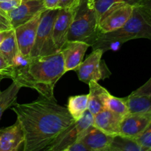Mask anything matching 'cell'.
Here are the masks:
<instances>
[{
    "label": "cell",
    "mask_w": 151,
    "mask_h": 151,
    "mask_svg": "<svg viewBox=\"0 0 151 151\" xmlns=\"http://www.w3.org/2000/svg\"><path fill=\"white\" fill-rule=\"evenodd\" d=\"M3 79V78H2V77H1V76H0V82H1V80H2ZM0 92H1V90H0Z\"/></svg>",
    "instance_id": "35"
},
{
    "label": "cell",
    "mask_w": 151,
    "mask_h": 151,
    "mask_svg": "<svg viewBox=\"0 0 151 151\" xmlns=\"http://www.w3.org/2000/svg\"><path fill=\"white\" fill-rule=\"evenodd\" d=\"M137 38L151 40V19L139 4L134 10L126 23L112 32L102 33L91 46L92 50L101 49L103 52L117 50L121 44Z\"/></svg>",
    "instance_id": "3"
},
{
    "label": "cell",
    "mask_w": 151,
    "mask_h": 151,
    "mask_svg": "<svg viewBox=\"0 0 151 151\" xmlns=\"http://www.w3.org/2000/svg\"><path fill=\"white\" fill-rule=\"evenodd\" d=\"M129 114L146 113L151 111V96L134 95L131 94L123 97Z\"/></svg>",
    "instance_id": "18"
},
{
    "label": "cell",
    "mask_w": 151,
    "mask_h": 151,
    "mask_svg": "<svg viewBox=\"0 0 151 151\" xmlns=\"http://www.w3.org/2000/svg\"><path fill=\"white\" fill-rule=\"evenodd\" d=\"M14 66L7 62L5 58L0 52V76L3 78H11L13 76Z\"/></svg>",
    "instance_id": "26"
},
{
    "label": "cell",
    "mask_w": 151,
    "mask_h": 151,
    "mask_svg": "<svg viewBox=\"0 0 151 151\" xmlns=\"http://www.w3.org/2000/svg\"><path fill=\"white\" fill-rule=\"evenodd\" d=\"M12 29L13 28L7 14L0 10V31L9 30Z\"/></svg>",
    "instance_id": "29"
},
{
    "label": "cell",
    "mask_w": 151,
    "mask_h": 151,
    "mask_svg": "<svg viewBox=\"0 0 151 151\" xmlns=\"http://www.w3.org/2000/svg\"><path fill=\"white\" fill-rule=\"evenodd\" d=\"M58 8L47 9L42 13L37 29L35 43L30 56H44L59 52L52 38L53 24Z\"/></svg>",
    "instance_id": "5"
},
{
    "label": "cell",
    "mask_w": 151,
    "mask_h": 151,
    "mask_svg": "<svg viewBox=\"0 0 151 151\" xmlns=\"http://www.w3.org/2000/svg\"><path fill=\"white\" fill-rule=\"evenodd\" d=\"M139 4L142 7L143 10L151 19V0H142Z\"/></svg>",
    "instance_id": "32"
},
{
    "label": "cell",
    "mask_w": 151,
    "mask_h": 151,
    "mask_svg": "<svg viewBox=\"0 0 151 151\" xmlns=\"http://www.w3.org/2000/svg\"><path fill=\"white\" fill-rule=\"evenodd\" d=\"M20 88V86L13 81L8 88L0 92V119L3 113L16 103L18 93Z\"/></svg>",
    "instance_id": "22"
},
{
    "label": "cell",
    "mask_w": 151,
    "mask_h": 151,
    "mask_svg": "<svg viewBox=\"0 0 151 151\" xmlns=\"http://www.w3.org/2000/svg\"><path fill=\"white\" fill-rule=\"evenodd\" d=\"M0 52L5 58L7 62L10 65L14 66L18 57L21 55L19 52L17 42H16L14 29H13V32L10 33V35L1 44Z\"/></svg>",
    "instance_id": "21"
},
{
    "label": "cell",
    "mask_w": 151,
    "mask_h": 151,
    "mask_svg": "<svg viewBox=\"0 0 151 151\" xmlns=\"http://www.w3.org/2000/svg\"><path fill=\"white\" fill-rule=\"evenodd\" d=\"M79 0H59L58 9H75L78 5Z\"/></svg>",
    "instance_id": "30"
},
{
    "label": "cell",
    "mask_w": 151,
    "mask_h": 151,
    "mask_svg": "<svg viewBox=\"0 0 151 151\" xmlns=\"http://www.w3.org/2000/svg\"><path fill=\"white\" fill-rule=\"evenodd\" d=\"M135 140L144 148L145 151H151V122L145 131Z\"/></svg>",
    "instance_id": "25"
},
{
    "label": "cell",
    "mask_w": 151,
    "mask_h": 151,
    "mask_svg": "<svg viewBox=\"0 0 151 151\" xmlns=\"http://www.w3.org/2000/svg\"><path fill=\"white\" fill-rule=\"evenodd\" d=\"M13 29H9V30H4V31H0V45L1 43L10 35L12 32H13Z\"/></svg>",
    "instance_id": "34"
},
{
    "label": "cell",
    "mask_w": 151,
    "mask_h": 151,
    "mask_svg": "<svg viewBox=\"0 0 151 151\" xmlns=\"http://www.w3.org/2000/svg\"><path fill=\"white\" fill-rule=\"evenodd\" d=\"M134 95H148L151 96V78L144 85L140 86L137 90L131 93Z\"/></svg>",
    "instance_id": "28"
},
{
    "label": "cell",
    "mask_w": 151,
    "mask_h": 151,
    "mask_svg": "<svg viewBox=\"0 0 151 151\" xmlns=\"http://www.w3.org/2000/svg\"><path fill=\"white\" fill-rule=\"evenodd\" d=\"M109 151H145L135 139L117 134L113 137Z\"/></svg>",
    "instance_id": "20"
},
{
    "label": "cell",
    "mask_w": 151,
    "mask_h": 151,
    "mask_svg": "<svg viewBox=\"0 0 151 151\" xmlns=\"http://www.w3.org/2000/svg\"><path fill=\"white\" fill-rule=\"evenodd\" d=\"M88 84L89 86L88 110L94 116L106 109V102L110 93L97 81H91Z\"/></svg>",
    "instance_id": "16"
},
{
    "label": "cell",
    "mask_w": 151,
    "mask_h": 151,
    "mask_svg": "<svg viewBox=\"0 0 151 151\" xmlns=\"http://www.w3.org/2000/svg\"><path fill=\"white\" fill-rule=\"evenodd\" d=\"M134 6L128 3H116L111 6L99 19L101 33L112 32L123 26L131 17Z\"/></svg>",
    "instance_id": "7"
},
{
    "label": "cell",
    "mask_w": 151,
    "mask_h": 151,
    "mask_svg": "<svg viewBox=\"0 0 151 151\" xmlns=\"http://www.w3.org/2000/svg\"><path fill=\"white\" fill-rule=\"evenodd\" d=\"M9 1V0H0V1Z\"/></svg>",
    "instance_id": "36"
},
{
    "label": "cell",
    "mask_w": 151,
    "mask_h": 151,
    "mask_svg": "<svg viewBox=\"0 0 151 151\" xmlns=\"http://www.w3.org/2000/svg\"><path fill=\"white\" fill-rule=\"evenodd\" d=\"M46 10L44 0H22L17 7L7 13V16L14 29Z\"/></svg>",
    "instance_id": "9"
},
{
    "label": "cell",
    "mask_w": 151,
    "mask_h": 151,
    "mask_svg": "<svg viewBox=\"0 0 151 151\" xmlns=\"http://www.w3.org/2000/svg\"><path fill=\"white\" fill-rule=\"evenodd\" d=\"M113 136L109 135L91 125L83 136V142L88 151H109Z\"/></svg>",
    "instance_id": "15"
},
{
    "label": "cell",
    "mask_w": 151,
    "mask_h": 151,
    "mask_svg": "<svg viewBox=\"0 0 151 151\" xmlns=\"http://www.w3.org/2000/svg\"><path fill=\"white\" fill-rule=\"evenodd\" d=\"M103 53L101 49L92 50L86 59L83 60L75 71L80 81L88 84L90 81L98 82L111 75L105 61L102 60Z\"/></svg>",
    "instance_id": "6"
},
{
    "label": "cell",
    "mask_w": 151,
    "mask_h": 151,
    "mask_svg": "<svg viewBox=\"0 0 151 151\" xmlns=\"http://www.w3.org/2000/svg\"><path fill=\"white\" fill-rule=\"evenodd\" d=\"M65 151H88L82 141H76L69 145Z\"/></svg>",
    "instance_id": "31"
},
{
    "label": "cell",
    "mask_w": 151,
    "mask_h": 151,
    "mask_svg": "<svg viewBox=\"0 0 151 151\" xmlns=\"http://www.w3.org/2000/svg\"><path fill=\"white\" fill-rule=\"evenodd\" d=\"M42 13H38L28 22L14 28L19 52L24 58H28L30 56L36 37L38 23Z\"/></svg>",
    "instance_id": "8"
},
{
    "label": "cell",
    "mask_w": 151,
    "mask_h": 151,
    "mask_svg": "<svg viewBox=\"0 0 151 151\" xmlns=\"http://www.w3.org/2000/svg\"><path fill=\"white\" fill-rule=\"evenodd\" d=\"M75 9H58L55 19L52 38L55 45L59 52L63 44L68 41V35L73 19Z\"/></svg>",
    "instance_id": "11"
},
{
    "label": "cell",
    "mask_w": 151,
    "mask_h": 151,
    "mask_svg": "<svg viewBox=\"0 0 151 151\" xmlns=\"http://www.w3.org/2000/svg\"><path fill=\"white\" fill-rule=\"evenodd\" d=\"M88 94L71 96L67 102L68 111L75 121L78 120L84 112L88 110Z\"/></svg>",
    "instance_id": "19"
},
{
    "label": "cell",
    "mask_w": 151,
    "mask_h": 151,
    "mask_svg": "<svg viewBox=\"0 0 151 151\" xmlns=\"http://www.w3.org/2000/svg\"><path fill=\"white\" fill-rule=\"evenodd\" d=\"M106 109L120 115L122 117L129 114L128 109L124 99L114 97L111 94L108 96L106 100Z\"/></svg>",
    "instance_id": "23"
},
{
    "label": "cell",
    "mask_w": 151,
    "mask_h": 151,
    "mask_svg": "<svg viewBox=\"0 0 151 151\" xmlns=\"http://www.w3.org/2000/svg\"><path fill=\"white\" fill-rule=\"evenodd\" d=\"M81 134L74 122L70 127L65 130L54 142L47 148L49 151H65L69 145L76 141H81Z\"/></svg>",
    "instance_id": "17"
},
{
    "label": "cell",
    "mask_w": 151,
    "mask_h": 151,
    "mask_svg": "<svg viewBox=\"0 0 151 151\" xmlns=\"http://www.w3.org/2000/svg\"><path fill=\"white\" fill-rule=\"evenodd\" d=\"M122 116L107 109L101 111L94 116L93 125L103 132L111 136L119 134Z\"/></svg>",
    "instance_id": "14"
},
{
    "label": "cell",
    "mask_w": 151,
    "mask_h": 151,
    "mask_svg": "<svg viewBox=\"0 0 151 151\" xmlns=\"http://www.w3.org/2000/svg\"><path fill=\"white\" fill-rule=\"evenodd\" d=\"M64 74L60 52L49 55L28 58L20 55L16 60L11 79L21 88H32L42 97L55 99V84Z\"/></svg>",
    "instance_id": "2"
},
{
    "label": "cell",
    "mask_w": 151,
    "mask_h": 151,
    "mask_svg": "<svg viewBox=\"0 0 151 151\" xmlns=\"http://www.w3.org/2000/svg\"><path fill=\"white\" fill-rule=\"evenodd\" d=\"M24 142V134L16 119L10 126L0 129V151H18Z\"/></svg>",
    "instance_id": "13"
},
{
    "label": "cell",
    "mask_w": 151,
    "mask_h": 151,
    "mask_svg": "<svg viewBox=\"0 0 151 151\" xmlns=\"http://www.w3.org/2000/svg\"><path fill=\"white\" fill-rule=\"evenodd\" d=\"M142 1V0H93L99 19L102 15L113 4L116 3H128L133 5H137Z\"/></svg>",
    "instance_id": "24"
},
{
    "label": "cell",
    "mask_w": 151,
    "mask_h": 151,
    "mask_svg": "<svg viewBox=\"0 0 151 151\" xmlns=\"http://www.w3.org/2000/svg\"><path fill=\"white\" fill-rule=\"evenodd\" d=\"M22 0H9V1H0V10L7 14V13L17 7L20 4Z\"/></svg>",
    "instance_id": "27"
},
{
    "label": "cell",
    "mask_w": 151,
    "mask_h": 151,
    "mask_svg": "<svg viewBox=\"0 0 151 151\" xmlns=\"http://www.w3.org/2000/svg\"><path fill=\"white\" fill-rule=\"evenodd\" d=\"M90 45L80 41L68 40L60 52L63 57L65 73L69 71H76L83 60L86 52Z\"/></svg>",
    "instance_id": "10"
},
{
    "label": "cell",
    "mask_w": 151,
    "mask_h": 151,
    "mask_svg": "<svg viewBox=\"0 0 151 151\" xmlns=\"http://www.w3.org/2000/svg\"><path fill=\"white\" fill-rule=\"evenodd\" d=\"M24 134V151L46 150L74 122L66 107L42 97L12 107Z\"/></svg>",
    "instance_id": "1"
},
{
    "label": "cell",
    "mask_w": 151,
    "mask_h": 151,
    "mask_svg": "<svg viewBox=\"0 0 151 151\" xmlns=\"http://www.w3.org/2000/svg\"><path fill=\"white\" fill-rule=\"evenodd\" d=\"M150 122L151 111L128 114L122 117L119 134L135 139L145 131Z\"/></svg>",
    "instance_id": "12"
},
{
    "label": "cell",
    "mask_w": 151,
    "mask_h": 151,
    "mask_svg": "<svg viewBox=\"0 0 151 151\" xmlns=\"http://www.w3.org/2000/svg\"><path fill=\"white\" fill-rule=\"evenodd\" d=\"M101 34L93 0H79L74 12L68 40L83 41L91 47Z\"/></svg>",
    "instance_id": "4"
},
{
    "label": "cell",
    "mask_w": 151,
    "mask_h": 151,
    "mask_svg": "<svg viewBox=\"0 0 151 151\" xmlns=\"http://www.w3.org/2000/svg\"><path fill=\"white\" fill-rule=\"evenodd\" d=\"M59 0H44L46 9H57Z\"/></svg>",
    "instance_id": "33"
}]
</instances>
